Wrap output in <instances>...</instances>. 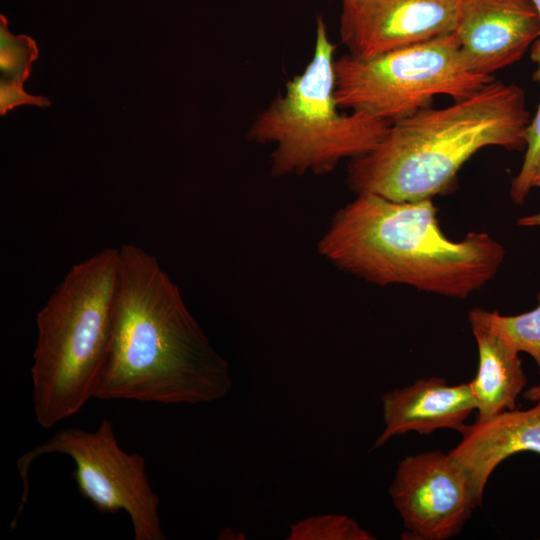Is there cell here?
<instances>
[{
	"label": "cell",
	"instance_id": "8fae6325",
	"mask_svg": "<svg viewBox=\"0 0 540 540\" xmlns=\"http://www.w3.org/2000/svg\"><path fill=\"white\" fill-rule=\"evenodd\" d=\"M449 455L467 476L472 494L482 504L485 485L494 469L519 452L540 455V401L525 410H506L466 425Z\"/></svg>",
	"mask_w": 540,
	"mask_h": 540
},
{
	"label": "cell",
	"instance_id": "9a60e30c",
	"mask_svg": "<svg viewBox=\"0 0 540 540\" xmlns=\"http://www.w3.org/2000/svg\"><path fill=\"white\" fill-rule=\"evenodd\" d=\"M287 540H373L375 537L342 514L316 515L290 526Z\"/></svg>",
	"mask_w": 540,
	"mask_h": 540
},
{
	"label": "cell",
	"instance_id": "277c9868",
	"mask_svg": "<svg viewBox=\"0 0 540 540\" xmlns=\"http://www.w3.org/2000/svg\"><path fill=\"white\" fill-rule=\"evenodd\" d=\"M119 249L104 248L75 265L38 312L31 368L38 424L50 428L92 398L108 347Z\"/></svg>",
	"mask_w": 540,
	"mask_h": 540
},
{
	"label": "cell",
	"instance_id": "4fadbf2b",
	"mask_svg": "<svg viewBox=\"0 0 540 540\" xmlns=\"http://www.w3.org/2000/svg\"><path fill=\"white\" fill-rule=\"evenodd\" d=\"M478 348V368L469 384L478 411L477 420H487L516 408L527 385L519 353L499 336L472 328Z\"/></svg>",
	"mask_w": 540,
	"mask_h": 540
},
{
	"label": "cell",
	"instance_id": "e0dca14e",
	"mask_svg": "<svg viewBox=\"0 0 540 540\" xmlns=\"http://www.w3.org/2000/svg\"><path fill=\"white\" fill-rule=\"evenodd\" d=\"M525 149L522 166L510 187L511 199L518 205L524 203L533 187V178L540 163V106L529 123Z\"/></svg>",
	"mask_w": 540,
	"mask_h": 540
},
{
	"label": "cell",
	"instance_id": "2e32d148",
	"mask_svg": "<svg viewBox=\"0 0 540 540\" xmlns=\"http://www.w3.org/2000/svg\"><path fill=\"white\" fill-rule=\"evenodd\" d=\"M38 58L35 41L26 36H15L8 31L7 19L0 16L1 81L24 83L30 76L31 63Z\"/></svg>",
	"mask_w": 540,
	"mask_h": 540
},
{
	"label": "cell",
	"instance_id": "7402d4cb",
	"mask_svg": "<svg viewBox=\"0 0 540 540\" xmlns=\"http://www.w3.org/2000/svg\"><path fill=\"white\" fill-rule=\"evenodd\" d=\"M532 185L533 187H540V163L534 175Z\"/></svg>",
	"mask_w": 540,
	"mask_h": 540
},
{
	"label": "cell",
	"instance_id": "6da1fadb",
	"mask_svg": "<svg viewBox=\"0 0 540 540\" xmlns=\"http://www.w3.org/2000/svg\"><path fill=\"white\" fill-rule=\"evenodd\" d=\"M231 387L228 362L157 259L123 245L110 339L92 398L197 404L219 400Z\"/></svg>",
	"mask_w": 540,
	"mask_h": 540
},
{
	"label": "cell",
	"instance_id": "7a4b0ae2",
	"mask_svg": "<svg viewBox=\"0 0 540 540\" xmlns=\"http://www.w3.org/2000/svg\"><path fill=\"white\" fill-rule=\"evenodd\" d=\"M436 213L432 199L357 195L335 214L318 249L338 268L370 283L465 298L494 278L505 249L486 232L451 240Z\"/></svg>",
	"mask_w": 540,
	"mask_h": 540
},
{
	"label": "cell",
	"instance_id": "ba28073f",
	"mask_svg": "<svg viewBox=\"0 0 540 540\" xmlns=\"http://www.w3.org/2000/svg\"><path fill=\"white\" fill-rule=\"evenodd\" d=\"M389 493L403 520L406 540H445L456 536L478 506L467 476L441 451L406 456Z\"/></svg>",
	"mask_w": 540,
	"mask_h": 540
},
{
	"label": "cell",
	"instance_id": "ffe728a7",
	"mask_svg": "<svg viewBox=\"0 0 540 540\" xmlns=\"http://www.w3.org/2000/svg\"><path fill=\"white\" fill-rule=\"evenodd\" d=\"M518 225L524 227H540V212L518 219Z\"/></svg>",
	"mask_w": 540,
	"mask_h": 540
},
{
	"label": "cell",
	"instance_id": "30bf717a",
	"mask_svg": "<svg viewBox=\"0 0 540 540\" xmlns=\"http://www.w3.org/2000/svg\"><path fill=\"white\" fill-rule=\"evenodd\" d=\"M454 33L466 65L492 76L537 41L540 16L533 0H462Z\"/></svg>",
	"mask_w": 540,
	"mask_h": 540
},
{
	"label": "cell",
	"instance_id": "8992f818",
	"mask_svg": "<svg viewBox=\"0 0 540 540\" xmlns=\"http://www.w3.org/2000/svg\"><path fill=\"white\" fill-rule=\"evenodd\" d=\"M341 109L393 123L430 107L436 96L465 99L491 82L465 63L455 33L369 58L335 61Z\"/></svg>",
	"mask_w": 540,
	"mask_h": 540
},
{
	"label": "cell",
	"instance_id": "3957f363",
	"mask_svg": "<svg viewBox=\"0 0 540 540\" xmlns=\"http://www.w3.org/2000/svg\"><path fill=\"white\" fill-rule=\"evenodd\" d=\"M529 123L523 90L492 80L451 105L427 107L391 123L371 151L352 159L347 183L357 195L431 199L454 184L459 169L480 149H524Z\"/></svg>",
	"mask_w": 540,
	"mask_h": 540
},
{
	"label": "cell",
	"instance_id": "52a82bcc",
	"mask_svg": "<svg viewBox=\"0 0 540 540\" xmlns=\"http://www.w3.org/2000/svg\"><path fill=\"white\" fill-rule=\"evenodd\" d=\"M54 453L74 461L72 476L78 491L95 509L101 513L124 510L129 515L135 540L166 538L160 523L159 497L149 483L144 458L119 446L112 424L105 418L93 432L80 428L57 431L19 457L23 494L16 518L27 502L31 464L42 455Z\"/></svg>",
	"mask_w": 540,
	"mask_h": 540
},
{
	"label": "cell",
	"instance_id": "44dd1931",
	"mask_svg": "<svg viewBox=\"0 0 540 540\" xmlns=\"http://www.w3.org/2000/svg\"><path fill=\"white\" fill-rule=\"evenodd\" d=\"M523 397L532 402L540 401V384L534 385L526 390Z\"/></svg>",
	"mask_w": 540,
	"mask_h": 540
},
{
	"label": "cell",
	"instance_id": "5b68a950",
	"mask_svg": "<svg viewBox=\"0 0 540 540\" xmlns=\"http://www.w3.org/2000/svg\"><path fill=\"white\" fill-rule=\"evenodd\" d=\"M335 44L324 19L316 21L313 55L250 125L248 139L272 144V175L326 174L345 158L371 151L391 123L350 111L336 100Z\"/></svg>",
	"mask_w": 540,
	"mask_h": 540
},
{
	"label": "cell",
	"instance_id": "d6986e66",
	"mask_svg": "<svg viewBox=\"0 0 540 540\" xmlns=\"http://www.w3.org/2000/svg\"><path fill=\"white\" fill-rule=\"evenodd\" d=\"M533 3L540 16V0H533ZM531 59L536 65V70L534 72V79L540 83V37L531 47Z\"/></svg>",
	"mask_w": 540,
	"mask_h": 540
},
{
	"label": "cell",
	"instance_id": "7c38bea8",
	"mask_svg": "<svg viewBox=\"0 0 540 540\" xmlns=\"http://www.w3.org/2000/svg\"><path fill=\"white\" fill-rule=\"evenodd\" d=\"M385 429L372 449L390 438L415 431L431 434L437 429L450 428L461 432L465 420L476 409L468 383L449 384L446 379H419L381 397Z\"/></svg>",
	"mask_w": 540,
	"mask_h": 540
},
{
	"label": "cell",
	"instance_id": "9c48e42d",
	"mask_svg": "<svg viewBox=\"0 0 540 540\" xmlns=\"http://www.w3.org/2000/svg\"><path fill=\"white\" fill-rule=\"evenodd\" d=\"M462 0H342L339 33L349 55L369 58L455 31Z\"/></svg>",
	"mask_w": 540,
	"mask_h": 540
},
{
	"label": "cell",
	"instance_id": "5bb4252c",
	"mask_svg": "<svg viewBox=\"0 0 540 540\" xmlns=\"http://www.w3.org/2000/svg\"><path fill=\"white\" fill-rule=\"evenodd\" d=\"M538 305L518 315H502L497 310L475 308L469 312L472 328L493 333L502 338L516 352L529 354L540 375V290Z\"/></svg>",
	"mask_w": 540,
	"mask_h": 540
},
{
	"label": "cell",
	"instance_id": "ac0fdd59",
	"mask_svg": "<svg viewBox=\"0 0 540 540\" xmlns=\"http://www.w3.org/2000/svg\"><path fill=\"white\" fill-rule=\"evenodd\" d=\"M31 104L39 107L49 106L47 97L32 96L23 90L22 83L4 82L0 84V114L5 115L8 110L18 105Z\"/></svg>",
	"mask_w": 540,
	"mask_h": 540
}]
</instances>
